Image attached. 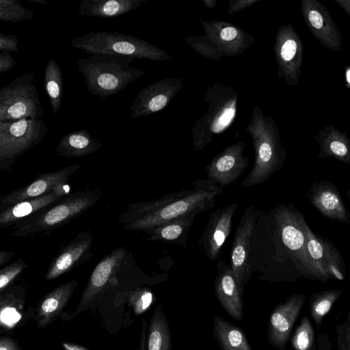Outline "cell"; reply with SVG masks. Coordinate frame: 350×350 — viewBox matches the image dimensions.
Returning a JSON list of instances; mask_svg holds the SVG:
<instances>
[{
  "instance_id": "obj_1",
  "label": "cell",
  "mask_w": 350,
  "mask_h": 350,
  "mask_svg": "<svg viewBox=\"0 0 350 350\" xmlns=\"http://www.w3.org/2000/svg\"><path fill=\"white\" fill-rule=\"evenodd\" d=\"M192 189L166 194L146 202L129 205L119 219L124 228L146 232L175 218L198 214L211 209L217 197L223 193L221 187L208 178L198 179Z\"/></svg>"
},
{
  "instance_id": "obj_2",
  "label": "cell",
  "mask_w": 350,
  "mask_h": 350,
  "mask_svg": "<svg viewBox=\"0 0 350 350\" xmlns=\"http://www.w3.org/2000/svg\"><path fill=\"white\" fill-rule=\"evenodd\" d=\"M133 58L94 53L79 58L77 65L84 78L87 90L101 99L125 90L142 72L131 66Z\"/></svg>"
},
{
  "instance_id": "obj_3",
  "label": "cell",
  "mask_w": 350,
  "mask_h": 350,
  "mask_svg": "<svg viewBox=\"0 0 350 350\" xmlns=\"http://www.w3.org/2000/svg\"><path fill=\"white\" fill-rule=\"evenodd\" d=\"M97 190L77 191L16 223L12 235L26 236L59 228L79 217L100 199Z\"/></svg>"
},
{
  "instance_id": "obj_4",
  "label": "cell",
  "mask_w": 350,
  "mask_h": 350,
  "mask_svg": "<svg viewBox=\"0 0 350 350\" xmlns=\"http://www.w3.org/2000/svg\"><path fill=\"white\" fill-rule=\"evenodd\" d=\"M43 115L33 75H19L0 89V121L41 119Z\"/></svg>"
},
{
  "instance_id": "obj_5",
  "label": "cell",
  "mask_w": 350,
  "mask_h": 350,
  "mask_svg": "<svg viewBox=\"0 0 350 350\" xmlns=\"http://www.w3.org/2000/svg\"><path fill=\"white\" fill-rule=\"evenodd\" d=\"M47 127L42 119L0 121V169H9L44 137Z\"/></svg>"
},
{
  "instance_id": "obj_6",
  "label": "cell",
  "mask_w": 350,
  "mask_h": 350,
  "mask_svg": "<svg viewBox=\"0 0 350 350\" xmlns=\"http://www.w3.org/2000/svg\"><path fill=\"white\" fill-rule=\"evenodd\" d=\"M74 48L92 55L105 53L133 59L146 55V46L132 36L117 31H95L70 40Z\"/></svg>"
},
{
  "instance_id": "obj_7",
  "label": "cell",
  "mask_w": 350,
  "mask_h": 350,
  "mask_svg": "<svg viewBox=\"0 0 350 350\" xmlns=\"http://www.w3.org/2000/svg\"><path fill=\"white\" fill-rule=\"evenodd\" d=\"M275 219L282 243L290 254L300 262L307 274L323 280L308 252L306 223L302 216L282 207L277 211Z\"/></svg>"
},
{
  "instance_id": "obj_8",
  "label": "cell",
  "mask_w": 350,
  "mask_h": 350,
  "mask_svg": "<svg viewBox=\"0 0 350 350\" xmlns=\"http://www.w3.org/2000/svg\"><path fill=\"white\" fill-rule=\"evenodd\" d=\"M126 254V249L121 247L113 250L97 264L81 294L77 307L71 314L63 312L60 316L62 321H70L92 308L100 295L109 287Z\"/></svg>"
},
{
  "instance_id": "obj_9",
  "label": "cell",
  "mask_w": 350,
  "mask_h": 350,
  "mask_svg": "<svg viewBox=\"0 0 350 350\" xmlns=\"http://www.w3.org/2000/svg\"><path fill=\"white\" fill-rule=\"evenodd\" d=\"M261 211L250 206L243 214L235 230L230 251V267L238 284L243 288L249 270L250 241Z\"/></svg>"
},
{
  "instance_id": "obj_10",
  "label": "cell",
  "mask_w": 350,
  "mask_h": 350,
  "mask_svg": "<svg viewBox=\"0 0 350 350\" xmlns=\"http://www.w3.org/2000/svg\"><path fill=\"white\" fill-rule=\"evenodd\" d=\"M306 299L304 294H294L272 311L267 332L269 341L275 349L286 350L287 340Z\"/></svg>"
},
{
  "instance_id": "obj_11",
  "label": "cell",
  "mask_w": 350,
  "mask_h": 350,
  "mask_svg": "<svg viewBox=\"0 0 350 350\" xmlns=\"http://www.w3.org/2000/svg\"><path fill=\"white\" fill-rule=\"evenodd\" d=\"M81 166L80 164H75L54 172L39 174L28 185L1 197L0 211L25 200L45 195L57 186L68 183L69 177Z\"/></svg>"
},
{
  "instance_id": "obj_12",
  "label": "cell",
  "mask_w": 350,
  "mask_h": 350,
  "mask_svg": "<svg viewBox=\"0 0 350 350\" xmlns=\"http://www.w3.org/2000/svg\"><path fill=\"white\" fill-rule=\"evenodd\" d=\"M301 10L305 23L313 36L329 49L338 52L341 36L327 9L317 0H303Z\"/></svg>"
},
{
  "instance_id": "obj_13",
  "label": "cell",
  "mask_w": 350,
  "mask_h": 350,
  "mask_svg": "<svg viewBox=\"0 0 350 350\" xmlns=\"http://www.w3.org/2000/svg\"><path fill=\"white\" fill-rule=\"evenodd\" d=\"M237 207V203L234 202L217 208L210 215L199 241L209 260L219 259L221 247L230 232L232 219Z\"/></svg>"
},
{
  "instance_id": "obj_14",
  "label": "cell",
  "mask_w": 350,
  "mask_h": 350,
  "mask_svg": "<svg viewBox=\"0 0 350 350\" xmlns=\"http://www.w3.org/2000/svg\"><path fill=\"white\" fill-rule=\"evenodd\" d=\"M215 281V295L226 311L236 321L243 315V291L236 281L230 265L219 260Z\"/></svg>"
},
{
  "instance_id": "obj_15",
  "label": "cell",
  "mask_w": 350,
  "mask_h": 350,
  "mask_svg": "<svg viewBox=\"0 0 350 350\" xmlns=\"http://www.w3.org/2000/svg\"><path fill=\"white\" fill-rule=\"evenodd\" d=\"M93 241L90 232H80L75 238L64 247L53 259L45 275L46 281H51L71 270L82 262L90 254Z\"/></svg>"
},
{
  "instance_id": "obj_16",
  "label": "cell",
  "mask_w": 350,
  "mask_h": 350,
  "mask_svg": "<svg viewBox=\"0 0 350 350\" xmlns=\"http://www.w3.org/2000/svg\"><path fill=\"white\" fill-rule=\"evenodd\" d=\"M67 183L57 186L53 191L45 195L25 200L14 204L0 212V226L6 228L11 224L29 217L51 206L68 195Z\"/></svg>"
},
{
  "instance_id": "obj_17",
  "label": "cell",
  "mask_w": 350,
  "mask_h": 350,
  "mask_svg": "<svg viewBox=\"0 0 350 350\" xmlns=\"http://www.w3.org/2000/svg\"><path fill=\"white\" fill-rule=\"evenodd\" d=\"M77 284V280L64 283L47 293L40 300L35 310L34 316L38 329H44L61 316Z\"/></svg>"
},
{
  "instance_id": "obj_18",
  "label": "cell",
  "mask_w": 350,
  "mask_h": 350,
  "mask_svg": "<svg viewBox=\"0 0 350 350\" xmlns=\"http://www.w3.org/2000/svg\"><path fill=\"white\" fill-rule=\"evenodd\" d=\"M310 201L325 216L342 223L349 221V215L340 195L331 183L322 182L311 189Z\"/></svg>"
},
{
  "instance_id": "obj_19",
  "label": "cell",
  "mask_w": 350,
  "mask_h": 350,
  "mask_svg": "<svg viewBox=\"0 0 350 350\" xmlns=\"http://www.w3.org/2000/svg\"><path fill=\"white\" fill-rule=\"evenodd\" d=\"M247 163V161L239 152L224 153L206 167L207 178L220 187L230 185L244 172Z\"/></svg>"
},
{
  "instance_id": "obj_20",
  "label": "cell",
  "mask_w": 350,
  "mask_h": 350,
  "mask_svg": "<svg viewBox=\"0 0 350 350\" xmlns=\"http://www.w3.org/2000/svg\"><path fill=\"white\" fill-rule=\"evenodd\" d=\"M307 249L313 262L321 273L323 279L332 276L338 280L344 279V274L339 268L338 256L328 245L318 239L306 224Z\"/></svg>"
},
{
  "instance_id": "obj_21",
  "label": "cell",
  "mask_w": 350,
  "mask_h": 350,
  "mask_svg": "<svg viewBox=\"0 0 350 350\" xmlns=\"http://www.w3.org/2000/svg\"><path fill=\"white\" fill-rule=\"evenodd\" d=\"M197 214L183 215L147 230L146 239L175 243L186 247L189 230Z\"/></svg>"
},
{
  "instance_id": "obj_22",
  "label": "cell",
  "mask_w": 350,
  "mask_h": 350,
  "mask_svg": "<svg viewBox=\"0 0 350 350\" xmlns=\"http://www.w3.org/2000/svg\"><path fill=\"white\" fill-rule=\"evenodd\" d=\"M103 146L101 141L94 138L88 130L80 129L63 136L55 151L62 157H78L94 153Z\"/></svg>"
},
{
  "instance_id": "obj_23",
  "label": "cell",
  "mask_w": 350,
  "mask_h": 350,
  "mask_svg": "<svg viewBox=\"0 0 350 350\" xmlns=\"http://www.w3.org/2000/svg\"><path fill=\"white\" fill-rule=\"evenodd\" d=\"M139 4V0H82L78 12L87 17L114 18L133 11Z\"/></svg>"
},
{
  "instance_id": "obj_24",
  "label": "cell",
  "mask_w": 350,
  "mask_h": 350,
  "mask_svg": "<svg viewBox=\"0 0 350 350\" xmlns=\"http://www.w3.org/2000/svg\"><path fill=\"white\" fill-rule=\"evenodd\" d=\"M171 334L162 305L153 311L148 327L146 350H171Z\"/></svg>"
},
{
  "instance_id": "obj_25",
  "label": "cell",
  "mask_w": 350,
  "mask_h": 350,
  "mask_svg": "<svg viewBox=\"0 0 350 350\" xmlns=\"http://www.w3.org/2000/svg\"><path fill=\"white\" fill-rule=\"evenodd\" d=\"M214 336L222 350H252L247 338L241 328L220 317L213 321Z\"/></svg>"
},
{
  "instance_id": "obj_26",
  "label": "cell",
  "mask_w": 350,
  "mask_h": 350,
  "mask_svg": "<svg viewBox=\"0 0 350 350\" xmlns=\"http://www.w3.org/2000/svg\"><path fill=\"white\" fill-rule=\"evenodd\" d=\"M45 90L50 100L53 114H57L61 107L63 94V78L60 66L51 58L44 70Z\"/></svg>"
},
{
  "instance_id": "obj_27",
  "label": "cell",
  "mask_w": 350,
  "mask_h": 350,
  "mask_svg": "<svg viewBox=\"0 0 350 350\" xmlns=\"http://www.w3.org/2000/svg\"><path fill=\"white\" fill-rule=\"evenodd\" d=\"M1 328L10 329L23 321V310L25 298L7 293L1 294Z\"/></svg>"
},
{
  "instance_id": "obj_28",
  "label": "cell",
  "mask_w": 350,
  "mask_h": 350,
  "mask_svg": "<svg viewBox=\"0 0 350 350\" xmlns=\"http://www.w3.org/2000/svg\"><path fill=\"white\" fill-rule=\"evenodd\" d=\"M324 156H334L345 163H350V144L347 138L336 129L329 131L321 143Z\"/></svg>"
},
{
  "instance_id": "obj_29",
  "label": "cell",
  "mask_w": 350,
  "mask_h": 350,
  "mask_svg": "<svg viewBox=\"0 0 350 350\" xmlns=\"http://www.w3.org/2000/svg\"><path fill=\"white\" fill-rule=\"evenodd\" d=\"M340 290L324 291L314 293L310 301V312L312 320L319 327L323 317L330 310L335 301L339 298Z\"/></svg>"
},
{
  "instance_id": "obj_30",
  "label": "cell",
  "mask_w": 350,
  "mask_h": 350,
  "mask_svg": "<svg viewBox=\"0 0 350 350\" xmlns=\"http://www.w3.org/2000/svg\"><path fill=\"white\" fill-rule=\"evenodd\" d=\"M302 44L298 37L287 38L280 48V56L286 64H290L291 72L294 77H298L301 64Z\"/></svg>"
},
{
  "instance_id": "obj_31",
  "label": "cell",
  "mask_w": 350,
  "mask_h": 350,
  "mask_svg": "<svg viewBox=\"0 0 350 350\" xmlns=\"http://www.w3.org/2000/svg\"><path fill=\"white\" fill-rule=\"evenodd\" d=\"M34 14L33 10L25 8L19 0H0V20L3 22L32 20Z\"/></svg>"
},
{
  "instance_id": "obj_32",
  "label": "cell",
  "mask_w": 350,
  "mask_h": 350,
  "mask_svg": "<svg viewBox=\"0 0 350 350\" xmlns=\"http://www.w3.org/2000/svg\"><path fill=\"white\" fill-rule=\"evenodd\" d=\"M291 344L295 350H312L314 346V329L307 317H304L292 337Z\"/></svg>"
},
{
  "instance_id": "obj_33",
  "label": "cell",
  "mask_w": 350,
  "mask_h": 350,
  "mask_svg": "<svg viewBox=\"0 0 350 350\" xmlns=\"http://www.w3.org/2000/svg\"><path fill=\"white\" fill-rule=\"evenodd\" d=\"M127 295L130 306H132L136 314L144 313L155 300L152 292L146 288H137L129 291Z\"/></svg>"
},
{
  "instance_id": "obj_34",
  "label": "cell",
  "mask_w": 350,
  "mask_h": 350,
  "mask_svg": "<svg viewBox=\"0 0 350 350\" xmlns=\"http://www.w3.org/2000/svg\"><path fill=\"white\" fill-rule=\"evenodd\" d=\"M27 267V265L20 259L0 270V291L4 290L15 280Z\"/></svg>"
},
{
  "instance_id": "obj_35",
  "label": "cell",
  "mask_w": 350,
  "mask_h": 350,
  "mask_svg": "<svg viewBox=\"0 0 350 350\" xmlns=\"http://www.w3.org/2000/svg\"><path fill=\"white\" fill-rule=\"evenodd\" d=\"M338 350H350V310L346 321L337 327Z\"/></svg>"
},
{
  "instance_id": "obj_36",
  "label": "cell",
  "mask_w": 350,
  "mask_h": 350,
  "mask_svg": "<svg viewBox=\"0 0 350 350\" xmlns=\"http://www.w3.org/2000/svg\"><path fill=\"white\" fill-rule=\"evenodd\" d=\"M18 38L14 35L0 33V50L1 51L18 52Z\"/></svg>"
},
{
  "instance_id": "obj_37",
  "label": "cell",
  "mask_w": 350,
  "mask_h": 350,
  "mask_svg": "<svg viewBox=\"0 0 350 350\" xmlns=\"http://www.w3.org/2000/svg\"><path fill=\"white\" fill-rule=\"evenodd\" d=\"M17 62L8 51L0 53V73L3 74L13 68Z\"/></svg>"
},
{
  "instance_id": "obj_38",
  "label": "cell",
  "mask_w": 350,
  "mask_h": 350,
  "mask_svg": "<svg viewBox=\"0 0 350 350\" xmlns=\"http://www.w3.org/2000/svg\"><path fill=\"white\" fill-rule=\"evenodd\" d=\"M0 350H22V349L14 338L3 336L0 338Z\"/></svg>"
},
{
  "instance_id": "obj_39",
  "label": "cell",
  "mask_w": 350,
  "mask_h": 350,
  "mask_svg": "<svg viewBox=\"0 0 350 350\" xmlns=\"http://www.w3.org/2000/svg\"><path fill=\"white\" fill-rule=\"evenodd\" d=\"M148 327V324L146 321L145 319H142L139 344V347L135 350H146Z\"/></svg>"
},
{
  "instance_id": "obj_40",
  "label": "cell",
  "mask_w": 350,
  "mask_h": 350,
  "mask_svg": "<svg viewBox=\"0 0 350 350\" xmlns=\"http://www.w3.org/2000/svg\"><path fill=\"white\" fill-rule=\"evenodd\" d=\"M238 32L235 28L228 27L221 31L220 36L224 40L230 41L235 38Z\"/></svg>"
},
{
  "instance_id": "obj_41",
  "label": "cell",
  "mask_w": 350,
  "mask_h": 350,
  "mask_svg": "<svg viewBox=\"0 0 350 350\" xmlns=\"http://www.w3.org/2000/svg\"><path fill=\"white\" fill-rule=\"evenodd\" d=\"M234 112V111L233 109H228V110H226L222 116L219 118V124L221 126L228 124L231 118L233 117Z\"/></svg>"
},
{
  "instance_id": "obj_42",
  "label": "cell",
  "mask_w": 350,
  "mask_h": 350,
  "mask_svg": "<svg viewBox=\"0 0 350 350\" xmlns=\"http://www.w3.org/2000/svg\"><path fill=\"white\" fill-rule=\"evenodd\" d=\"M64 350H89L85 347L74 342H64L62 343Z\"/></svg>"
},
{
  "instance_id": "obj_43",
  "label": "cell",
  "mask_w": 350,
  "mask_h": 350,
  "mask_svg": "<svg viewBox=\"0 0 350 350\" xmlns=\"http://www.w3.org/2000/svg\"><path fill=\"white\" fill-rule=\"evenodd\" d=\"M13 256V252L3 250L0 251V266H3L4 264L10 260Z\"/></svg>"
},
{
  "instance_id": "obj_44",
  "label": "cell",
  "mask_w": 350,
  "mask_h": 350,
  "mask_svg": "<svg viewBox=\"0 0 350 350\" xmlns=\"http://www.w3.org/2000/svg\"><path fill=\"white\" fill-rule=\"evenodd\" d=\"M350 17V0H335Z\"/></svg>"
},
{
  "instance_id": "obj_45",
  "label": "cell",
  "mask_w": 350,
  "mask_h": 350,
  "mask_svg": "<svg viewBox=\"0 0 350 350\" xmlns=\"http://www.w3.org/2000/svg\"><path fill=\"white\" fill-rule=\"evenodd\" d=\"M32 2L42 3V4H46L47 1L46 0H28Z\"/></svg>"
},
{
  "instance_id": "obj_46",
  "label": "cell",
  "mask_w": 350,
  "mask_h": 350,
  "mask_svg": "<svg viewBox=\"0 0 350 350\" xmlns=\"http://www.w3.org/2000/svg\"><path fill=\"white\" fill-rule=\"evenodd\" d=\"M348 196H349V202H350V190H349V191L348 192Z\"/></svg>"
}]
</instances>
